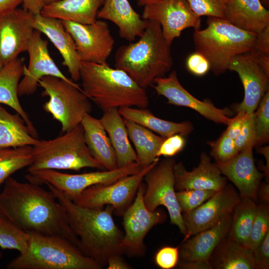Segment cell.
I'll list each match as a JSON object with an SVG mask.
<instances>
[{"mask_svg":"<svg viewBox=\"0 0 269 269\" xmlns=\"http://www.w3.org/2000/svg\"><path fill=\"white\" fill-rule=\"evenodd\" d=\"M81 124L86 144L93 157L106 170L118 168L114 149L100 120L87 114Z\"/></svg>","mask_w":269,"mask_h":269,"instance_id":"27","label":"cell"},{"mask_svg":"<svg viewBox=\"0 0 269 269\" xmlns=\"http://www.w3.org/2000/svg\"><path fill=\"white\" fill-rule=\"evenodd\" d=\"M254 50L269 55V26L257 34Z\"/></svg>","mask_w":269,"mask_h":269,"instance_id":"48","label":"cell"},{"mask_svg":"<svg viewBox=\"0 0 269 269\" xmlns=\"http://www.w3.org/2000/svg\"><path fill=\"white\" fill-rule=\"evenodd\" d=\"M33 16L17 7L0 14V62L3 65L27 51L34 31Z\"/></svg>","mask_w":269,"mask_h":269,"instance_id":"16","label":"cell"},{"mask_svg":"<svg viewBox=\"0 0 269 269\" xmlns=\"http://www.w3.org/2000/svg\"><path fill=\"white\" fill-rule=\"evenodd\" d=\"M27 52L29 63L25 66L22 79L18 87V96L32 95L39 86V81L45 76H54L68 82V79L59 69L51 57L48 42L43 39L41 33L34 30Z\"/></svg>","mask_w":269,"mask_h":269,"instance_id":"18","label":"cell"},{"mask_svg":"<svg viewBox=\"0 0 269 269\" xmlns=\"http://www.w3.org/2000/svg\"><path fill=\"white\" fill-rule=\"evenodd\" d=\"M261 3L267 9L269 7V0H260Z\"/></svg>","mask_w":269,"mask_h":269,"instance_id":"56","label":"cell"},{"mask_svg":"<svg viewBox=\"0 0 269 269\" xmlns=\"http://www.w3.org/2000/svg\"><path fill=\"white\" fill-rule=\"evenodd\" d=\"M25 66L23 60L18 58L3 65L0 70V104L10 107L19 115L32 135L37 138V132L18 100V87Z\"/></svg>","mask_w":269,"mask_h":269,"instance_id":"26","label":"cell"},{"mask_svg":"<svg viewBox=\"0 0 269 269\" xmlns=\"http://www.w3.org/2000/svg\"><path fill=\"white\" fill-rule=\"evenodd\" d=\"M4 183L0 214L28 234L62 237L81 250L65 208L50 190L10 176Z\"/></svg>","mask_w":269,"mask_h":269,"instance_id":"1","label":"cell"},{"mask_svg":"<svg viewBox=\"0 0 269 269\" xmlns=\"http://www.w3.org/2000/svg\"><path fill=\"white\" fill-rule=\"evenodd\" d=\"M185 139L183 135L175 134L165 138L157 153V157L161 156L170 157L177 154L184 148Z\"/></svg>","mask_w":269,"mask_h":269,"instance_id":"44","label":"cell"},{"mask_svg":"<svg viewBox=\"0 0 269 269\" xmlns=\"http://www.w3.org/2000/svg\"><path fill=\"white\" fill-rule=\"evenodd\" d=\"M124 120L129 139L135 147L137 162L143 167L159 158L157 153L165 138L133 121Z\"/></svg>","mask_w":269,"mask_h":269,"instance_id":"33","label":"cell"},{"mask_svg":"<svg viewBox=\"0 0 269 269\" xmlns=\"http://www.w3.org/2000/svg\"><path fill=\"white\" fill-rule=\"evenodd\" d=\"M257 205L253 199L241 197L234 208L228 237L247 247Z\"/></svg>","mask_w":269,"mask_h":269,"instance_id":"34","label":"cell"},{"mask_svg":"<svg viewBox=\"0 0 269 269\" xmlns=\"http://www.w3.org/2000/svg\"><path fill=\"white\" fill-rule=\"evenodd\" d=\"M44 184L65 208L71 227L86 256L103 268L111 257L123 255V235L114 220L112 207L90 208L79 206L60 190L49 183Z\"/></svg>","mask_w":269,"mask_h":269,"instance_id":"2","label":"cell"},{"mask_svg":"<svg viewBox=\"0 0 269 269\" xmlns=\"http://www.w3.org/2000/svg\"><path fill=\"white\" fill-rule=\"evenodd\" d=\"M118 111L123 119L138 124L165 138L175 134L187 135L193 129L189 121L175 123L166 121L155 116L147 108L125 107L119 108Z\"/></svg>","mask_w":269,"mask_h":269,"instance_id":"31","label":"cell"},{"mask_svg":"<svg viewBox=\"0 0 269 269\" xmlns=\"http://www.w3.org/2000/svg\"><path fill=\"white\" fill-rule=\"evenodd\" d=\"M122 255L111 257L107 264V269H129L131 267L123 258Z\"/></svg>","mask_w":269,"mask_h":269,"instance_id":"49","label":"cell"},{"mask_svg":"<svg viewBox=\"0 0 269 269\" xmlns=\"http://www.w3.org/2000/svg\"><path fill=\"white\" fill-rule=\"evenodd\" d=\"M188 70L196 76H203L210 70L207 59L201 53L195 52L190 54L186 61Z\"/></svg>","mask_w":269,"mask_h":269,"instance_id":"45","label":"cell"},{"mask_svg":"<svg viewBox=\"0 0 269 269\" xmlns=\"http://www.w3.org/2000/svg\"><path fill=\"white\" fill-rule=\"evenodd\" d=\"M39 86L43 89L42 96L49 98L43 108L61 124L62 134L75 128L92 111L89 99L73 81L48 76L40 80Z\"/></svg>","mask_w":269,"mask_h":269,"instance_id":"8","label":"cell"},{"mask_svg":"<svg viewBox=\"0 0 269 269\" xmlns=\"http://www.w3.org/2000/svg\"><path fill=\"white\" fill-rule=\"evenodd\" d=\"M160 0H136L137 4L139 6H144V5L153 3Z\"/></svg>","mask_w":269,"mask_h":269,"instance_id":"55","label":"cell"},{"mask_svg":"<svg viewBox=\"0 0 269 269\" xmlns=\"http://www.w3.org/2000/svg\"><path fill=\"white\" fill-rule=\"evenodd\" d=\"M32 161V146L0 148V187L11 174Z\"/></svg>","mask_w":269,"mask_h":269,"instance_id":"35","label":"cell"},{"mask_svg":"<svg viewBox=\"0 0 269 269\" xmlns=\"http://www.w3.org/2000/svg\"><path fill=\"white\" fill-rule=\"evenodd\" d=\"M232 214L215 226L190 237L179 247V257L183 261H199L209 263L216 247L228 235Z\"/></svg>","mask_w":269,"mask_h":269,"instance_id":"23","label":"cell"},{"mask_svg":"<svg viewBox=\"0 0 269 269\" xmlns=\"http://www.w3.org/2000/svg\"><path fill=\"white\" fill-rule=\"evenodd\" d=\"M198 15L224 19L228 0H186Z\"/></svg>","mask_w":269,"mask_h":269,"instance_id":"40","label":"cell"},{"mask_svg":"<svg viewBox=\"0 0 269 269\" xmlns=\"http://www.w3.org/2000/svg\"><path fill=\"white\" fill-rule=\"evenodd\" d=\"M32 25L34 30L46 35L59 51L63 59L62 65L67 68L71 78L75 81L79 80L82 61L74 41L61 20L38 13L34 15Z\"/></svg>","mask_w":269,"mask_h":269,"instance_id":"20","label":"cell"},{"mask_svg":"<svg viewBox=\"0 0 269 269\" xmlns=\"http://www.w3.org/2000/svg\"><path fill=\"white\" fill-rule=\"evenodd\" d=\"M22 0H0V14L17 7Z\"/></svg>","mask_w":269,"mask_h":269,"instance_id":"52","label":"cell"},{"mask_svg":"<svg viewBox=\"0 0 269 269\" xmlns=\"http://www.w3.org/2000/svg\"><path fill=\"white\" fill-rule=\"evenodd\" d=\"M3 65L0 62V70L2 68V67H3Z\"/></svg>","mask_w":269,"mask_h":269,"instance_id":"58","label":"cell"},{"mask_svg":"<svg viewBox=\"0 0 269 269\" xmlns=\"http://www.w3.org/2000/svg\"><path fill=\"white\" fill-rule=\"evenodd\" d=\"M100 120L114 149L118 167L137 162L136 152L131 144L124 120L118 109L104 112Z\"/></svg>","mask_w":269,"mask_h":269,"instance_id":"28","label":"cell"},{"mask_svg":"<svg viewBox=\"0 0 269 269\" xmlns=\"http://www.w3.org/2000/svg\"><path fill=\"white\" fill-rule=\"evenodd\" d=\"M209 264L216 269H257L253 251L228 236L214 250Z\"/></svg>","mask_w":269,"mask_h":269,"instance_id":"30","label":"cell"},{"mask_svg":"<svg viewBox=\"0 0 269 269\" xmlns=\"http://www.w3.org/2000/svg\"><path fill=\"white\" fill-rule=\"evenodd\" d=\"M256 268H269V232L267 233L260 245L253 251Z\"/></svg>","mask_w":269,"mask_h":269,"instance_id":"46","label":"cell"},{"mask_svg":"<svg viewBox=\"0 0 269 269\" xmlns=\"http://www.w3.org/2000/svg\"><path fill=\"white\" fill-rule=\"evenodd\" d=\"M97 17L115 24L121 37L130 42L139 37L148 24V20L142 18L128 0H105Z\"/></svg>","mask_w":269,"mask_h":269,"instance_id":"24","label":"cell"},{"mask_svg":"<svg viewBox=\"0 0 269 269\" xmlns=\"http://www.w3.org/2000/svg\"><path fill=\"white\" fill-rule=\"evenodd\" d=\"M141 17L159 23L165 40L170 45L185 29L192 27L196 30L201 27L200 16L194 12L186 0H160L146 4Z\"/></svg>","mask_w":269,"mask_h":269,"instance_id":"14","label":"cell"},{"mask_svg":"<svg viewBox=\"0 0 269 269\" xmlns=\"http://www.w3.org/2000/svg\"><path fill=\"white\" fill-rule=\"evenodd\" d=\"M32 147L33 161L28 167V172L41 169H105L91 155L81 124L54 139L39 140Z\"/></svg>","mask_w":269,"mask_h":269,"instance_id":"7","label":"cell"},{"mask_svg":"<svg viewBox=\"0 0 269 269\" xmlns=\"http://www.w3.org/2000/svg\"><path fill=\"white\" fill-rule=\"evenodd\" d=\"M228 70L238 73L244 89L243 101L235 107L236 112L254 113L269 89V72L262 67L251 51L234 57Z\"/></svg>","mask_w":269,"mask_h":269,"instance_id":"17","label":"cell"},{"mask_svg":"<svg viewBox=\"0 0 269 269\" xmlns=\"http://www.w3.org/2000/svg\"><path fill=\"white\" fill-rule=\"evenodd\" d=\"M175 161L167 158L158 162L144 177L145 190L144 203L150 211H155L160 206L167 210L170 223L178 227L185 235V227L178 205L175 189L173 168Z\"/></svg>","mask_w":269,"mask_h":269,"instance_id":"11","label":"cell"},{"mask_svg":"<svg viewBox=\"0 0 269 269\" xmlns=\"http://www.w3.org/2000/svg\"><path fill=\"white\" fill-rule=\"evenodd\" d=\"M61 21L72 37L82 62L107 63L115 41L106 21L96 20L91 24H82L67 20Z\"/></svg>","mask_w":269,"mask_h":269,"instance_id":"13","label":"cell"},{"mask_svg":"<svg viewBox=\"0 0 269 269\" xmlns=\"http://www.w3.org/2000/svg\"><path fill=\"white\" fill-rule=\"evenodd\" d=\"M105 0H60L46 5L41 14L46 16L82 24L97 20L98 12Z\"/></svg>","mask_w":269,"mask_h":269,"instance_id":"29","label":"cell"},{"mask_svg":"<svg viewBox=\"0 0 269 269\" xmlns=\"http://www.w3.org/2000/svg\"><path fill=\"white\" fill-rule=\"evenodd\" d=\"M30 235V234H29ZM27 251L13 259L8 269H101L103 268L68 240L31 234Z\"/></svg>","mask_w":269,"mask_h":269,"instance_id":"6","label":"cell"},{"mask_svg":"<svg viewBox=\"0 0 269 269\" xmlns=\"http://www.w3.org/2000/svg\"><path fill=\"white\" fill-rule=\"evenodd\" d=\"M158 162L159 158L143 166L138 172L113 182L92 185L72 201L79 206L90 208H101L109 205L117 216H123L133 203L144 176Z\"/></svg>","mask_w":269,"mask_h":269,"instance_id":"9","label":"cell"},{"mask_svg":"<svg viewBox=\"0 0 269 269\" xmlns=\"http://www.w3.org/2000/svg\"><path fill=\"white\" fill-rule=\"evenodd\" d=\"M241 196L236 189L227 184L202 204L189 211L182 212L186 230L183 242L190 237L212 228L231 214Z\"/></svg>","mask_w":269,"mask_h":269,"instance_id":"15","label":"cell"},{"mask_svg":"<svg viewBox=\"0 0 269 269\" xmlns=\"http://www.w3.org/2000/svg\"><path fill=\"white\" fill-rule=\"evenodd\" d=\"M23 8L33 14L40 13L45 6L43 0H22Z\"/></svg>","mask_w":269,"mask_h":269,"instance_id":"50","label":"cell"},{"mask_svg":"<svg viewBox=\"0 0 269 269\" xmlns=\"http://www.w3.org/2000/svg\"><path fill=\"white\" fill-rule=\"evenodd\" d=\"M269 232V204L264 203L258 204L247 247L253 251L260 245Z\"/></svg>","mask_w":269,"mask_h":269,"instance_id":"38","label":"cell"},{"mask_svg":"<svg viewBox=\"0 0 269 269\" xmlns=\"http://www.w3.org/2000/svg\"><path fill=\"white\" fill-rule=\"evenodd\" d=\"M253 147L240 152L224 162H216L222 175L237 187L241 197L257 200V193L264 173L257 168L253 157Z\"/></svg>","mask_w":269,"mask_h":269,"instance_id":"21","label":"cell"},{"mask_svg":"<svg viewBox=\"0 0 269 269\" xmlns=\"http://www.w3.org/2000/svg\"><path fill=\"white\" fill-rule=\"evenodd\" d=\"M254 114L256 130L254 146H260L269 140V89L262 97Z\"/></svg>","mask_w":269,"mask_h":269,"instance_id":"37","label":"cell"},{"mask_svg":"<svg viewBox=\"0 0 269 269\" xmlns=\"http://www.w3.org/2000/svg\"><path fill=\"white\" fill-rule=\"evenodd\" d=\"M216 192L212 190H185L176 191V196L181 212H185L196 208Z\"/></svg>","mask_w":269,"mask_h":269,"instance_id":"39","label":"cell"},{"mask_svg":"<svg viewBox=\"0 0 269 269\" xmlns=\"http://www.w3.org/2000/svg\"><path fill=\"white\" fill-rule=\"evenodd\" d=\"M145 184L139 185L133 203L124 213L123 224L125 234L121 241L123 254L129 257H142L146 253L144 239L152 228L161 223L164 215L157 211L152 212L143 201Z\"/></svg>","mask_w":269,"mask_h":269,"instance_id":"12","label":"cell"},{"mask_svg":"<svg viewBox=\"0 0 269 269\" xmlns=\"http://www.w3.org/2000/svg\"><path fill=\"white\" fill-rule=\"evenodd\" d=\"M179 268L183 269H211L209 263L199 261H183L178 262Z\"/></svg>","mask_w":269,"mask_h":269,"instance_id":"51","label":"cell"},{"mask_svg":"<svg viewBox=\"0 0 269 269\" xmlns=\"http://www.w3.org/2000/svg\"><path fill=\"white\" fill-rule=\"evenodd\" d=\"M80 78L83 92L104 112L125 107L145 109L149 105L146 89L107 63L82 62Z\"/></svg>","mask_w":269,"mask_h":269,"instance_id":"4","label":"cell"},{"mask_svg":"<svg viewBox=\"0 0 269 269\" xmlns=\"http://www.w3.org/2000/svg\"><path fill=\"white\" fill-rule=\"evenodd\" d=\"M43 0L45 3V5H46L58 1L60 0Z\"/></svg>","mask_w":269,"mask_h":269,"instance_id":"57","label":"cell"},{"mask_svg":"<svg viewBox=\"0 0 269 269\" xmlns=\"http://www.w3.org/2000/svg\"><path fill=\"white\" fill-rule=\"evenodd\" d=\"M0 256H1V254H0Z\"/></svg>","mask_w":269,"mask_h":269,"instance_id":"59","label":"cell"},{"mask_svg":"<svg viewBox=\"0 0 269 269\" xmlns=\"http://www.w3.org/2000/svg\"><path fill=\"white\" fill-rule=\"evenodd\" d=\"M30 235L0 214V247L13 249L19 254L25 253L29 246Z\"/></svg>","mask_w":269,"mask_h":269,"instance_id":"36","label":"cell"},{"mask_svg":"<svg viewBox=\"0 0 269 269\" xmlns=\"http://www.w3.org/2000/svg\"><path fill=\"white\" fill-rule=\"evenodd\" d=\"M259 152L262 154L266 158V164L263 168L264 174L269 179V147L268 146L261 147L258 149Z\"/></svg>","mask_w":269,"mask_h":269,"instance_id":"54","label":"cell"},{"mask_svg":"<svg viewBox=\"0 0 269 269\" xmlns=\"http://www.w3.org/2000/svg\"><path fill=\"white\" fill-rule=\"evenodd\" d=\"M179 258V247L165 246L156 253L154 262L162 269H171L177 265Z\"/></svg>","mask_w":269,"mask_h":269,"instance_id":"43","label":"cell"},{"mask_svg":"<svg viewBox=\"0 0 269 269\" xmlns=\"http://www.w3.org/2000/svg\"><path fill=\"white\" fill-rule=\"evenodd\" d=\"M175 189L177 191L203 189L218 191L226 184V178L222 176L216 163L211 161L205 153L200 155L198 166L187 171L182 163H175L173 168Z\"/></svg>","mask_w":269,"mask_h":269,"instance_id":"22","label":"cell"},{"mask_svg":"<svg viewBox=\"0 0 269 269\" xmlns=\"http://www.w3.org/2000/svg\"><path fill=\"white\" fill-rule=\"evenodd\" d=\"M256 138L254 114L246 113L241 131L234 139L239 152L254 147Z\"/></svg>","mask_w":269,"mask_h":269,"instance_id":"42","label":"cell"},{"mask_svg":"<svg viewBox=\"0 0 269 269\" xmlns=\"http://www.w3.org/2000/svg\"><path fill=\"white\" fill-rule=\"evenodd\" d=\"M207 24L206 28L195 30L193 40L196 51L207 59L215 75L228 70L236 56L254 50L257 34L217 17H208Z\"/></svg>","mask_w":269,"mask_h":269,"instance_id":"5","label":"cell"},{"mask_svg":"<svg viewBox=\"0 0 269 269\" xmlns=\"http://www.w3.org/2000/svg\"><path fill=\"white\" fill-rule=\"evenodd\" d=\"M224 19L241 29L258 34L269 26V11L260 0H228Z\"/></svg>","mask_w":269,"mask_h":269,"instance_id":"25","label":"cell"},{"mask_svg":"<svg viewBox=\"0 0 269 269\" xmlns=\"http://www.w3.org/2000/svg\"><path fill=\"white\" fill-rule=\"evenodd\" d=\"M142 168L137 162L111 170L98 171L81 174H69L54 169H41L29 172V181L49 183L74 200L84 190L98 184H108L124 177L136 173Z\"/></svg>","mask_w":269,"mask_h":269,"instance_id":"10","label":"cell"},{"mask_svg":"<svg viewBox=\"0 0 269 269\" xmlns=\"http://www.w3.org/2000/svg\"><path fill=\"white\" fill-rule=\"evenodd\" d=\"M246 113L239 112L227 125L226 131L224 132L228 137L235 139L239 135L243 125Z\"/></svg>","mask_w":269,"mask_h":269,"instance_id":"47","label":"cell"},{"mask_svg":"<svg viewBox=\"0 0 269 269\" xmlns=\"http://www.w3.org/2000/svg\"><path fill=\"white\" fill-rule=\"evenodd\" d=\"M258 198L264 204H269V185L268 183L260 184L257 193V199Z\"/></svg>","mask_w":269,"mask_h":269,"instance_id":"53","label":"cell"},{"mask_svg":"<svg viewBox=\"0 0 269 269\" xmlns=\"http://www.w3.org/2000/svg\"><path fill=\"white\" fill-rule=\"evenodd\" d=\"M208 143L211 148V155L216 162L228 161L240 152L234 139L228 137L224 133L217 140Z\"/></svg>","mask_w":269,"mask_h":269,"instance_id":"41","label":"cell"},{"mask_svg":"<svg viewBox=\"0 0 269 269\" xmlns=\"http://www.w3.org/2000/svg\"><path fill=\"white\" fill-rule=\"evenodd\" d=\"M171 45L165 40L160 25L148 20L139 40L120 46L115 56V67L126 72L137 84L146 89L155 79L164 77L173 61Z\"/></svg>","mask_w":269,"mask_h":269,"instance_id":"3","label":"cell"},{"mask_svg":"<svg viewBox=\"0 0 269 269\" xmlns=\"http://www.w3.org/2000/svg\"><path fill=\"white\" fill-rule=\"evenodd\" d=\"M151 86L158 95L167 99L168 104L192 109L216 123L228 125L233 120L229 117L230 111L227 109L218 108L210 102L202 101L193 96L181 85L174 70L167 77L155 79Z\"/></svg>","mask_w":269,"mask_h":269,"instance_id":"19","label":"cell"},{"mask_svg":"<svg viewBox=\"0 0 269 269\" xmlns=\"http://www.w3.org/2000/svg\"><path fill=\"white\" fill-rule=\"evenodd\" d=\"M39 141L19 115L9 113L0 104V148L33 146Z\"/></svg>","mask_w":269,"mask_h":269,"instance_id":"32","label":"cell"}]
</instances>
